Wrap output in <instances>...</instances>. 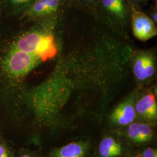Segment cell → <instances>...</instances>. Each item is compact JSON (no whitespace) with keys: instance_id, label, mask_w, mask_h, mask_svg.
Returning a JSON list of instances; mask_svg holds the SVG:
<instances>
[{"instance_id":"277c9868","label":"cell","mask_w":157,"mask_h":157,"mask_svg":"<svg viewBox=\"0 0 157 157\" xmlns=\"http://www.w3.org/2000/svg\"><path fill=\"white\" fill-rule=\"evenodd\" d=\"M62 2L63 0H35L25 10V13L29 17H49L58 11Z\"/></svg>"},{"instance_id":"5bb4252c","label":"cell","mask_w":157,"mask_h":157,"mask_svg":"<svg viewBox=\"0 0 157 157\" xmlns=\"http://www.w3.org/2000/svg\"><path fill=\"white\" fill-rule=\"evenodd\" d=\"M143 157H157V150L148 147L143 152Z\"/></svg>"},{"instance_id":"5b68a950","label":"cell","mask_w":157,"mask_h":157,"mask_svg":"<svg viewBox=\"0 0 157 157\" xmlns=\"http://www.w3.org/2000/svg\"><path fill=\"white\" fill-rule=\"evenodd\" d=\"M136 116L133 106L128 102H124L114 109L111 115V119L115 124L124 126L132 123Z\"/></svg>"},{"instance_id":"9a60e30c","label":"cell","mask_w":157,"mask_h":157,"mask_svg":"<svg viewBox=\"0 0 157 157\" xmlns=\"http://www.w3.org/2000/svg\"><path fill=\"white\" fill-rule=\"evenodd\" d=\"M0 157H10L7 149L2 144H0Z\"/></svg>"},{"instance_id":"6da1fadb","label":"cell","mask_w":157,"mask_h":157,"mask_svg":"<svg viewBox=\"0 0 157 157\" xmlns=\"http://www.w3.org/2000/svg\"><path fill=\"white\" fill-rule=\"evenodd\" d=\"M15 48L36 56L43 61L54 57L57 53L53 37L36 32L23 36L17 41Z\"/></svg>"},{"instance_id":"ba28073f","label":"cell","mask_w":157,"mask_h":157,"mask_svg":"<svg viewBox=\"0 0 157 157\" xmlns=\"http://www.w3.org/2000/svg\"><path fill=\"white\" fill-rule=\"evenodd\" d=\"M104 10L112 17L124 20L126 14V8L124 0H101Z\"/></svg>"},{"instance_id":"8fae6325","label":"cell","mask_w":157,"mask_h":157,"mask_svg":"<svg viewBox=\"0 0 157 157\" xmlns=\"http://www.w3.org/2000/svg\"><path fill=\"white\" fill-rule=\"evenodd\" d=\"M35 0H5L12 11H25Z\"/></svg>"},{"instance_id":"ac0fdd59","label":"cell","mask_w":157,"mask_h":157,"mask_svg":"<svg viewBox=\"0 0 157 157\" xmlns=\"http://www.w3.org/2000/svg\"><path fill=\"white\" fill-rule=\"evenodd\" d=\"M30 157L29 155H22V157Z\"/></svg>"},{"instance_id":"2e32d148","label":"cell","mask_w":157,"mask_h":157,"mask_svg":"<svg viewBox=\"0 0 157 157\" xmlns=\"http://www.w3.org/2000/svg\"><path fill=\"white\" fill-rule=\"evenodd\" d=\"M85 3H87V4H91L93 2H94L95 1V0H82Z\"/></svg>"},{"instance_id":"4fadbf2b","label":"cell","mask_w":157,"mask_h":157,"mask_svg":"<svg viewBox=\"0 0 157 157\" xmlns=\"http://www.w3.org/2000/svg\"><path fill=\"white\" fill-rule=\"evenodd\" d=\"M139 123H131L129 124L128 133L129 137L137 143H140V132H139Z\"/></svg>"},{"instance_id":"7c38bea8","label":"cell","mask_w":157,"mask_h":157,"mask_svg":"<svg viewBox=\"0 0 157 157\" xmlns=\"http://www.w3.org/2000/svg\"><path fill=\"white\" fill-rule=\"evenodd\" d=\"M139 132L140 143H144L150 140L153 135L151 128L146 124H140Z\"/></svg>"},{"instance_id":"3957f363","label":"cell","mask_w":157,"mask_h":157,"mask_svg":"<svg viewBox=\"0 0 157 157\" xmlns=\"http://www.w3.org/2000/svg\"><path fill=\"white\" fill-rule=\"evenodd\" d=\"M132 25L134 36L141 41L155 37L157 34L154 22L146 13L132 7Z\"/></svg>"},{"instance_id":"52a82bcc","label":"cell","mask_w":157,"mask_h":157,"mask_svg":"<svg viewBox=\"0 0 157 157\" xmlns=\"http://www.w3.org/2000/svg\"><path fill=\"white\" fill-rule=\"evenodd\" d=\"M154 72V63L151 56L142 55L137 58L133 67V73L136 78L140 80H144L151 78Z\"/></svg>"},{"instance_id":"d6986e66","label":"cell","mask_w":157,"mask_h":157,"mask_svg":"<svg viewBox=\"0 0 157 157\" xmlns=\"http://www.w3.org/2000/svg\"><path fill=\"white\" fill-rule=\"evenodd\" d=\"M130 1H139V0H130Z\"/></svg>"},{"instance_id":"7a4b0ae2","label":"cell","mask_w":157,"mask_h":157,"mask_svg":"<svg viewBox=\"0 0 157 157\" xmlns=\"http://www.w3.org/2000/svg\"><path fill=\"white\" fill-rule=\"evenodd\" d=\"M41 59L33 54L15 48L6 61V67L15 77H22L36 67Z\"/></svg>"},{"instance_id":"9c48e42d","label":"cell","mask_w":157,"mask_h":157,"mask_svg":"<svg viewBox=\"0 0 157 157\" xmlns=\"http://www.w3.org/2000/svg\"><path fill=\"white\" fill-rule=\"evenodd\" d=\"M98 150L102 157H117L121 154L122 147L113 138L107 137L100 142Z\"/></svg>"},{"instance_id":"e0dca14e","label":"cell","mask_w":157,"mask_h":157,"mask_svg":"<svg viewBox=\"0 0 157 157\" xmlns=\"http://www.w3.org/2000/svg\"><path fill=\"white\" fill-rule=\"evenodd\" d=\"M5 3V0H0V11L2 8L3 4Z\"/></svg>"},{"instance_id":"8992f818","label":"cell","mask_w":157,"mask_h":157,"mask_svg":"<svg viewBox=\"0 0 157 157\" xmlns=\"http://www.w3.org/2000/svg\"><path fill=\"white\" fill-rule=\"evenodd\" d=\"M136 111L143 118L155 120L157 117V104L155 95L149 93L144 96L136 104Z\"/></svg>"},{"instance_id":"30bf717a","label":"cell","mask_w":157,"mask_h":157,"mask_svg":"<svg viewBox=\"0 0 157 157\" xmlns=\"http://www.w3.org/2000/svg\"><path fill=\"white\" fill-rule=\"evenodd\" d=\"M84 146L80 143H71L61 147L57 152V157H83Z\"/></svg>"}]
</instances>
